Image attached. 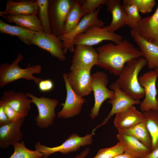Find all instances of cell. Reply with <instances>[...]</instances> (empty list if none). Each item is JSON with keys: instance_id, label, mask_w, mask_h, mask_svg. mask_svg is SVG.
<instances>
[{"instance_id": "obj_1", "label": "cell", "mask_w": 158, "mask_h": 158, "mask_svg": "<svg viewBox=\"0 0 158 158\" xmlns=\"http://www.w3.org/2000/svg\"><path fill=\"white\" fill-rule=\"evenodd\" d=\"M97 66L118 76L126 64L142 57L139 49L126 39L118 43L109 42L97 47Z\"/></svg>"}, {"instance_id": "obj_2", "label": "cell", "mask_w": 158, "mask_h": 158, "mask_svg": "<svg viewBox=\"0 0 158 158\" xmlns=\"http://www.w3.org/2000/svg\"><path fill=\"white\" fill-rule=\"evenodd\" d=\"M147 65L142 57L127 62L115 82L126 94L134 99L140 100L145 96L144 89L140 85L138 75Z\"/></svg>"}, {"instance_id": "obj_3", "label": "cell", "mask_w": 158, "mask_h": 158, "mask_svg": "<svg viewBox=\"0 0 158 158\" xmlns=\"http://www.w3.org/2000/svg\"><path fill=\"white\" fill-rule=\"evenodd\" d=\"M24 59L23 56L18 53L16 59L11 64L5 63L0 66V87H3L10 83L20 79L32 80L38 85L43 79L35 77V74H40L42 67L40 64L32 65L29 63L28 66L21 68L19 63Z\"/></svg>"}, {"instance_id": "obj_4", "label": "cell", "mask_w": 158, "mask_h": 158, "mask_svg": "<svg viewBox=\"0 0 158 158\" xmlns=\"http://www.w3.org/2000/svg\"><path fill=\"white\" fill-rule=\"evenodd\" d=\"M93 134H87L83 137L74 133L70 135L63 143L57 146L50 147L37 142L35 145V150L43 155V158H48L51 154L59 152L63 154L75 152L81 147L91 145L93 141Z\"/></svg>"}, {"instance_id": "obj_5", "label": "cell", "mask_w": 158, "mask_h": 158, "mask_svg": "<svg viewBox=\"0 0 158 158\" xmlns=\"http://www.w3.org/2000/svg\"><path fill=\"white\" fill-rule=\"evenodd\" d=\"M123 37L115 32H110L108 26H93L75 38L74 46L84 45L92 46L104 41H109L117 44L123 40Z\"/></svg>"}, {"instance_id": "obj_6", "label": "cell", "mask_w": 158, "mask_h": 158, "mask_svg": "<svg viewBox=\"0 0 158 158\" xmlns=\"http://www.w3.org/2000/svg\"><path fill=\"white\" fill-rule=\"evenodd\" d=\"M109 83L107 74L103 71H97L92 75V91L95 99L94 105L90 116L92 119L98 116L101 107L106 100L111 99L114 91L107 87Z\"/></svg>"}, {"instance_id": "obj_7", "label": "cell", "mask_w": 158, "mask_h": 158, "mask_svg": "<svg viewBox=\"0 0 158 158\" xmlns=\"http://www.w3.org/2000/svg\"><path fill=\"white\" fill-rule=\"evenodd\" d=\"M25 94L37 108L38 113L35 119L36 125L41 129L46 128L52 125L56 116L55 109L59 104L58 100L37 97L30 92Z\"/></svg>"}, {"instance_id": "obj_8", "label": "cell", "mask_w": 158, "mask_h": 158, "mask_svg": "<svg viewBox=\"0 0 158 158\" xmlns=\"http://www.w3.org/2000/svg\"><path fill=\"white\" fill-rule=\"evenodd\" d=\"M75 0H49V11L52 33L58 37L63 34L67 16Z\"/></svg>"}, {"instance_id": "obj_9", "label": "cell", "mask_w": 158, "mask_h": 158, "mask_svg": "<svg viewBox=\"0 0 158 158\" xmlns=\"http://www.w3.org/2000/svg\"><path fill=\"white\" fill-rule=\"evenodd\" d=\"M101 6L94 11L83 16L77 25L70 32L63 34L59 37L63 43V51L65 54L68 50L73 53L75 47L73 44L75 38L93 26H104V23L98 17Z\"/></svg>"}, {"instance_id": "obj_10", "label": "cell", "mask_w": 158, "mask_h": 158, "mask_svg": "<svg viewBox=\"0 0 158 158\" xmlns=\"http://www.w3.org/2000/svg\"><path fill=\"white\" fill-rule=\"evenodd\" d=\"M158 77V73L154 69L144 73L139 77V83L145 91V98L140 104V109L142 112L157 110L156 81Z\"/></svg>"}, {"instance_id": "obj_11", "label": "cell", "mask_w": 158, "mask_h": 158, "mask_svg": "<svg viewBox=\"0 0 158 158\" xmlns=\"http://www.w3.org/2000/svg\"><path fill=\"white\" fill-rule=\"evenodd\" d=\"M109 88L114 92L113 97L108 101V103L111 104L112 109L103 121L93 130L92 133L93 135L97 128L106 124L113 115L125 111L134 105L139 104L141 102L140 100L134 99L126 94L115 82L112 83Z\"/></svg>"}, {"instance_id": "obj_12", "label": "cell", "mask_w": 158, "mask_h": 158, "mask_svg": "<svg viewBox=\"0 0 158 158\" xmlns=\"http://www.w3.org/2000/svg\"><path fill=\"white\" fill-rule=\"evenodd\" d=\"M31 44L47 51L60 61H63L66 59L62 42L52 33H47L43 31L36 32Z\"/></svg>"}, {"instance_id": "obj_13", "label": "cell", "mask_w": 158, "mask_h": 158, "mask_svg": "<svg viewBox=\"0 0 158 158\" xmlns=\"http://www.w3.org/2000/svg\"><path fill=\"white\" fill-rule=\"evenodd\" d=\"M91 70L90 69L81 68L65 73L72 90L82 97L89 95L92 91Z\"/></svg>"}, {"instance_id": "obj_14", "label": "cell", "mask_w": 158, "mask_h": 158, "mask_svg": "<svg viewBox=\"0 0 158 158\" xmlns=\"http://www.w3.org/2000/svg\"><path fill=\"white\" fill-rule=\"evenodd\" d=\"M70 68V71L83 68L91 69L97 65L98 56L96 49L84 45L75 46Z\"/></svg>"}, {"instance_id": "obj_15", "label": "cell", "mask_w": 158, "mask_h": 158, "mask_svg": "<svg viewBox=\"0 0 158 158\" xmlns=\"http://www.w3.org/2000/svg\"><path fill=\"white\" fill-rule=\"evenodd\" d=\"M66 90V99L62 104L61 110L57 114V117L61 118H68L79 114L85 99L76 94L71 87L65 73L62 75Z\"/></svg>"}, {"instance_id": "obj_16", "label": "cell", "mask_w": 158, "mask_h": 158, "mask_svg": "<svg viewBox=\"0 0 158 158\" xmlns=\"http://www.w3.org/2000/svg\"><path fill=\"white\" fill-rule=\"evenodd\" d=\"M130 35L138 45L142 57L150 69L158 68V46L140 36L134 30H131Z\"/></svg>"}, {"instance_id": "obj_17", "label": "cell", "mask_w": 158, "mask_h": 158, "mask_svg": "<svg viewBox=\"0 0 158 158\" xmlns=\"http://www.w3.org/2000/svg\"><path fill=\"white\" fill-rule=\"evenodd\" d=\"M0 101L26 117L30 110L31 99L21 91L6 90L3 92Z\"/></svg>"}, {"instance_id": "obj_18", "label": "cell", "mask_w": 158, "mask_h": 158, "mask_svg": "<svg viewBox=\"0 0 158 158\" xmlns=\"http://www.w3.org/2000/svg\"><path fill=\"white\" fill-rule=\"evenodd\" d=\"M25 118L0 126V148H7L10 145L22 140L23 134L20 130Z\"/></svg>"}, {"instance_id": "obj_19", "label": "cell", "mask_w": 158, "mask_h": 158, "mask_svg": "<svg viewBox=\"0 0 158 158\" xmlns=\"http://www.w3.org/2000/svg\"><path fill=\"white\" fill-rule=\"evenodd\" d=\"M134 30L145 39L158 46V5L153 14L142 18Z\"/></svg>"}, {"instance_id": "obj_20", "label": "cell", "mask_w": 158, "mask_h": 158, "mask_svg": "<svg viewBox=\"0 0 158 158\" xmlns=\"http://www.w3.org/2000/svg\"><path fill=\"white\" fill-rule=\"evenodd\" d=\"M116 137L122 146L124 152L134 157L145 158L152 151L151 149L133 136L118 133Z\"/></svg>"}, {"instance_id": "obj_21", "label": "cell", "mask_w": 158, "mask_h": 158, "mask_svg": "<svg viewBox=\"0 0 158 158\" xmlns=\"http://www.w3.org/2000/svg\"><path fill=\"white\" fill-rule=\"evenodd\" d=\"M38 13L37 0H8L5 9L0 11V16L8 15H28Z\"/></svg>"}, {"instance_id": "obj_22", "label": "cell", "mask_w": 158, "mask_h": 158, "mask_svg": "<svg viewBox=\"0 0 158 158\" xmlns=\"http://www.w3.org/2000/svg\"><path fill=\"white\" fill-rule=\"evenodd\" d=\"M145 120L142 112L132 106L116 114L114 122L118 130L127 129Z\"/></svg>"}, {"instance_id": "obj_23", "label": "cell", "mask_w": 158, "mask_h": 158, "mask_svg": "<svg viewBox=\"0 0 158 158\" xmlns=\"http://www.w3.org/2000/svg\"><path fill=\"white\" fill-rule=\"evenodd\" d=\"M105 5L112 18L108 25V30L110 32H114L126 25L125 12L120 0H107Z\"/></svg>"}, {"instance_id": "obj_24", "label": "cell", "mask_w": 158, "mask_h": 158, "mask_svg": "<svg viewBox=\"0 0 158 158\" xmlns=\"http://www.w3.org/2000/svg\"><path fill=\"white\" fill-rule=\"evenodd\" d=\"M0 32L17 37L25 44L30 45L36 32L17 25H11L0 19Z\"/></svg>"}, {"instance_id": "obj_25", "label": "cell", "mask_w": 158, "mask_h": 158, "mask_svg": "<svg viewBox=\"0 0 158 158\" xmlns=\"http://www.w3.org/2000/svg\"><path fill=\"white\" fill-rule=\"evenodd\" d=\"M37 15H8L1 16L11 23L35 32L43 31L40 20Z\"/></svg>"}, {"instance_id": "obj_26", "label": "cell", "mask_w": 158, "mask_h": 158, "mask_svg": "<svg viewBox=\"0 0 158 158\" xmlns=\"http://www.w3.org/2000/svg\"><path fill=\"white\" fill-rule=\"evenodd\" d=\"M118 130V133L135 137L152 151L151 138L145 121L139 123L129 128Z\"/></svg>"}, {"instance_id": "obj_27", "label": "cell", "mask_w": 158, "mask_h": 158, "mask_svg": "<svg viewBox=\"0 0 158 158\" xmlns=\"http://www.w3.org/2000/svg\"><path fill=\"white\" fill-rule=\"evenodd\" d=\"M145 122L150 135L152 142V150L158 147V110H150L142 112Z\"/></svg>"}, {"instance_id": "obj_28", "label": "cell", "mask_w": 158, "mask_h": 158, "mask_svg": "<svg viewBox=\"0 0 158 158\" xmlns=\"http://www.w3.org/2000/svg\"><path fill=\"white\" fill-rule=\"evenodd\" d=\"M86 15L85 12L80 5L79 0H75L74 4L67 16L63 34L68 33L72 31L78 24L81 18Z\"/></svg>"}, {"instance_id": "obj_29", "label": "cell", "mask_w": 158, "mask_h": 158, "mask_svg": "<svg viewBox=\"0 0 158 158\" xmlns=\"http://www.w3.org/2000/svg\"><path fill=\"white\" fill-rule=\"evenodd\" d=\"M38 13L43 31L47 33H52L49 11V0H37Z\"/></svg>"}, {"instance_id": "obj_30", "label": "cell", "mask_w": 158, "mask_h": 158, "mask_svg": "<svg viewBox=\"0 0 158 158\" xmlns=\"http://www.w3.org/2000/svg\"><path fill=\"white\" fill-rule=\"evenodd\" d=\"M13 146L14 152L8 158H43L42 153L37 150L28 148L23 141L16 142Z\"/></svg>"}, {"instance_id": "obj_31", "label": "cell", "mask_w": 158, "mask_h": 158, "mask_svg": "<svg viewBox=\"0 0 158 158\" xmlns=\"http://www.w3.org/2000/svg\"><path fill=\"white\" fill-rule=\"evenodd\" d=\"M122 6L126 13V25L131 30H135L142 18L140 12L134 5L123 3Z\"/></svg>"}, {"instance_id": "obj_32", "label": "cell", "mask_w": 158, "mask_h": 158, "mask_svg": "<svg viewBox=\"0 0 158 158\" xmlns=\"http://www.w3.org/2000/svg\"><path fill=\"white\" fill-rule=\"evenodd\" d=\"M123 3L134 5L139 12L146 14L152 11L156 4V0H124Z\"/></svg>"}, {"instance_id": "obj_33", "label": "cell", "mask_w": 158, "mask_h": 158, "mask_svg": "<svg viewBox=\"0 0 158 158\" xmlns=\"http://www.w3.org/2000/svg\"><path fill=\"white\" fill-rule=\"evenodd\" d=\"M124 152L122 146L118 142L112 147L99 150L93 158H113Z\"/></svg>"}, {"instance_id": "obj_34", "label": "cell", "mask_w": 158, "mask_h": 158, "mask_svg": "<svg viewBox=\"0 0 158 158\" xmlns=\"http://www.w3.org/2000/svg\"><path fill=\"white\" fill-rule=\"evenodd\" d=\"M107 0H79L80 5L86 14L93 12L101 6L105 4Z\"/></svg>"}, {"instance_id": "obj_35", "label": "cell", "mask_w": 158, "mask_h": 158, "mask_svg": "<svg viewBox=\"0 0 158 158\" xmlns=\"http://www.w3.org/2000/svg\"><path fill=\"white\" fill-rule=\"evenodd\" d=\"M0 102L3 104L5 111L11 122L17 121L26 117L24 114L15 111L9 106L5 104L2 102L0 101Z\"/></svg>"}, {"instance_id": "obj_36", "label": "cell", "mask_w": 158, "mask_h": 158, "mask_svg": "<svg viewBox=\"0 0 158 158\" xmlns=\"http://www.w3.org/2000/svg\"><path fill=\"white\" fill-rule=\"evenodd\" d=\"M39 90L41 92H45L52 90L54 86L53 81L51 79L42 80L38 84Z\"/></svg>"}, {"instance_id": "obj_37", "label": "cell", "mask_w": 158, "mask_h": 158, "mask_svg": "<svg viewBox=\"0 0 158 158\" xmlns=\"http://www.w3.org/2000/svg\"><path fill=\"white\" fill-rule=\"evenodd\" d=\"M11 122L7 117L4 110L3 103L0 102V126Z\"/></svg>"}, {"instance_id": "obj_38", "label": "cell", "mask_w": 158, "mask_h": 158, "mask_svg": "<svg viewBox=\"0 0 158 158\" xmlns=\"http://www.w3.org/2000/svg\"><path fill=\"white\" fill-rule=\"evenodd\" d=\"M89 151V148H86L80 154L77 155L74 158H85L88 154Z\"/></svg>"}, {"instance_id": "obj_39", "label": "cell", "mask_w": 158, "mask_h": 158, "mask_svg": "<svg viewBox=\"0 0 158 158\" xmlns=\"http://www.w3.org/2000/svg\"><path fill=\"white\" fill-rule=\"evenodd\" d=\"M145 158H158V147L152 150Z\"/></svg>"}, {"instance_id": "obj_40", "label": "cell", "mask_w": 158, "mask_h": 158, "mask_svg": "<svg viewBox=\"0 0 158 158\" xmlns=\"http://www.w3.org/2000/svg\"><path fill=\"white\" fill-rule=\"evenodd\" d=\"M113 158H137L134 157L130 154L124 152L122 153L119 154Z\"/></svg>"}, {"instance_id": "obj_41", "label": "cell", "mask_w": 158, "mask_h": 158, "mask_svg": "<svg viewBox=\"0 0 158 158\" xmlns=\"http://www.w3.org/2000/svg\"><path fill=\"white\" fill-rule=\"evenodd\" d=\"M157 94H158V84H157ZM157 105L158 106V97H157Z\"/></svg>"}, {"instance_id": "obj_42", "label": "cell", "mask_w": 158, "mask_h": 158, "mask_svg": "<svg viewBox=\"0 0 158 158\" xmlns=\"http://www.w3.org/2000/svg\"><path fill=\"white\" fill-rule=\"evenodd\" d=\"M154 70L157 72L158 73V68L155 69Z\"/></svg>"}, {"instance_id": "obj_43", "label": "cell", "mask_w": 158, "mask_h": 158, "mask_svg": "<svg viewBox=\"0 0 158 158\" xmlns=\"http://www.w3.org/2000/svg\"><path fill=\"white\" fill-rule=\"evenodd\" d=\"M157 110H158V109H157Z\"/></svg>"}]
</instances>
